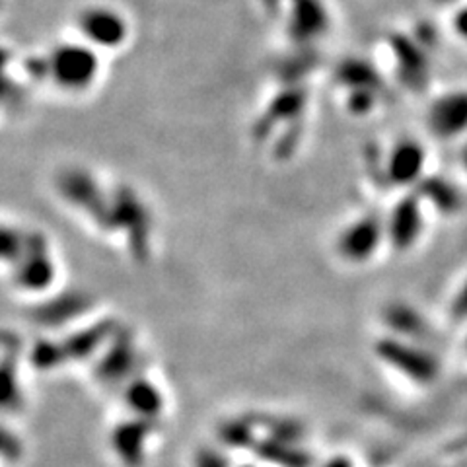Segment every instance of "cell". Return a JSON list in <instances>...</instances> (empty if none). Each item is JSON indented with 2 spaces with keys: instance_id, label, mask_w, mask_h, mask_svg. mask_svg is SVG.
I'll use <instances>...</instances> for the list:
<instances>
[{
  "instance_id": "obj_1",
  "label": "cell",
  "mask_w": 467,
  "mask_h": 467,
  "mask_svg": "<svg viewBox=\"0 0 467 467\" xmlns=\"http://www.w3.org/2000/svg\"><path fill=\"white\" fill-rule=\"evenodd\" d=\"M102 55L82 39H63L43 53L45 84L66 96L90 92L102 74Z\"/></svg>"
},
{
  "instance_id": "obj_2",
  "label": "cell",
  "mask_w": 467,
  "mask_h": 467,
  "mask_svg": "<svg viewBox=\"0 0 467 467\" xmlns=\"http://www.w3.org/2000/svg\"><path fill=\"white\" fill-rule=\"evenodd\" d=\"M14 291L29 298H45L58 279V263L49 236L27 230V240L18 260L8 267Z\"/></svg>"
},
{
  "instance_id": "obj_3",
  "label": "cell",
  "mask_w": 467,
  "mask_h": 467,
  "mask_svg": "<svg viewBox=\"0 0 467 467\" xmlns=\"http://www.w3.org/2000/svg\"><path fill=\"white\" fill-rule=\"evenodd\" d=\"M55 189L61 201L71 206L97 230L109 232L112 191H105L97 177L82 166H68L55 177Z\"/></svg>"
},
{
  "instance_id": "obj_4",
  "label": "cell",
  "mask_w": 467,
  "mask_h": 467,
  "mask_svg": "<svg viewBox=\"0 0 467 467\" xmlns=\"http://www.w3.org/2000/svg\"><path fill=\"white\" fill-rule=\"evenodd\" d=\"M376 361L416 385H431L440 376V361L419 341L385 333L374 341Z\"/></svg>"
},
{
  "instance_id": "obj_5",
  "label": "cell",
  "mask_w": 467,
  "mask_h": 467,
  "mask_svg": "<svg viewBox=\"0 0 467 467\" xmlns=\"http://www.w3.org/2000/svg\"><path fill=\"white\" fill-rule=\"evenodd\" d=\"M74 32L99 53H115L128 43L133 27L123 10L107 3H92L76 12Z\"/></svg>"
},
{
  "instance_id": "obj_6",
  "label": "cell",
  "mask_w": 467,
  "mask_h": 467,
  "mask_svg": "<svg viewBox=\"0 0 467 467\" xmlns=\"http://www.w3.org/2000/svg\"><path fill=\"white\" fill-rule=\"evenodd\" d=\"M385 245L384 216L362 213L346 221L333 237V253L343 265H369Z\"/></svg>"
},
{
  "instance_id": "obj_7",
  "label": "cell",
  "mask_w": 467,
  "mask_h": 467,
  "mask_svg": "<svg viewBox=\"0 0 467 467\" xmlns=\"http://www.w3.org/2000/svg\"><path fill=\"white\" fill-rule=\"evenodd\" d=\"M125 232L128 252L138 260L151 252L152 221L143 198L131 187L121 185L112 191V208H109V234Z\"/></svg>"
},
{
  "instance_id": "obj_8",
  "label": "cell",
  "mask_w": 467,
  "mask_h": 467,
  "mask_svg": "<svg viewBox=\"0 0 467 467\" xmlns=\"http://www.w3.org/2000/svg\"><path fill=\"white\" fill-rule=\"evenodd\" d=\"M92 364L96 380L119 392L133 376L144 370L141 345L136 341V335L121 325Z\"/></svg>"
},
{
  "instance_id": "obj_9",
  "label": "cell",
  "mask_w": 467,
  "mask_h": 467,
  "mask_svg": "<svg viewBox=\"0 0 467 467\" xmlns=\"http://www.w3.org/2000/svg\"><path fill=\"white\" fill-rule=\"evenodd\" d=\"M426 162H429V152L424 144L416 138L405 136L387 148L380 172L390 187L413 191L426 175Z\"/></svg>"
},
{
  "instance_id": "obj_10",
  "label": "cell",
  "mask_w": 467,
  "mask_h": 467,
  "mask_svg": "<svg viewBox=\"0 0 467 467\" xmlns=\"http://www.w3.org/2000/svg\"><path fill=\"white\" fill-rule=\"evenodd\" d=\"M331 29L327 0H284V32L296 47H314Z\"/></svg>"
},
{
  "instance_id": "obj_11",
  "label": "cell",
  "mask_w": 467,
  "mask_h": 467,
  "mask_svg": "<svg viewBox=\"0 0 467 467\" xmlns=\"http://www.w3.org/2000/svg\"><path fill=\"white\" fill-rule=\"evenodd\" d=\"M385 247L395 253H407L419 244L424 230L423 201L415 191H405L384 216Z\"/></svg>"
},
{
  "instance_id": "obj_12",
  "label": "cell",
  "mask_w": 467,
  "mask_h": 467,
  "mask_svg": "<svg viewBox=\"0 0 467 467\" xmlns=\"http://www.w3.org/2000/svg\"><path fill=\"white\" fill-rule=\"evenodd\" d=\"M158 423L127 415L109 431V450L123 467H144Z\"/></svg>"
},
{
  "instance_id": "obj_13",
  "label": "cell",
  "mask_w": 467,
  "mask_h": 467,
  "mask_svg": "<svg viewBox=\"0 0 467 467\" xmlns=\"http://www.w3.org/2000/svg\"><path fill=\"white\" fill-rule=\"evenodd\" d=\"M387 51L392 55L393 68L400 81L409 90H423L431 81V58L419 39L393 32L387 37Z\"/></svg>"
},
{
  "instance_id": "obj_14",
  "label": "cell",
  "mask_w": 467,
  "mask_h": 467,
  "mask_svg": "<svg viewBox=\"0 0 467 467\" xmlns=\"http://www.w3.org/2000/svg\"><path fill=\"white\" fill-rule=\"evenodd\" d=\"M119 327L113 317H99L94 323L74 327L61 337L66 362H94Z\"/></svg>"
},
{
  "instance_id": "obj_15",
  "label": "cell",
  "mask_w": 467,
  "mask_h": 467,
  "mask_svg": "<svg viewBox=\"0 0 467 467\" xmlns=\"http://www.w3.org/2000/svg\"><path fill=\"white\" fill-rule=\"evenodd\" d=\"M119 395H121L127 415L131 416L158 423L166 413L167 400L162 385L144 370L133 376L131 380L119 390Z\"/></svg>"
},
{
  "instance_id": "obj_16",
  "label": "cell",
  "mask_w": 467,
  "mask_h": 467,
  "mask_svg": "<svg viewBox=\"0 0 467 467\" xmlns=\"http://www.w3.org/2000/svg\"><path fill=\"white\" fill-rule=\"evenodd\" d=\"M426 127L440 141L467 133V90H450L434 97L426 112Z\"/></svg>"
},
{
  "instance_id": "obj_17",
  "label": "cell",
  "mask_w": 467,
  "mask_h": 467,
  "mask_svg": "<svg viewBox=\"0 0 467 467\" xmlns=\"http://www.w3.org/2000/svg\"><path fill=\"white\" fill-rule=\"evenodd\" d=\"M261 432V431H260ZM252 454L267 467H315L312 452L304 442L275 439V436L260 434Z\"/></svg>"
},
{
  "instance_id": "obj_18",
  "label": "cell",
  "mask_w": 467,
  "mask_h": 467,
  "mask_svg": "<svg viewBox=\"0 0 467 467\" xmlns=\"http://www.w3.org/2000/svg\"><path fill=\"white\" fill-rule=\"evenodd\" d=\"M413 191L421 197L423 205H429L440 214H455L462 211L463 206V195L458 185L452 183L448 177L444 175H429L423 177V182L416 185Z\"/></svg>"
},
{
  "instance_id": "obj_19",
  "label": "cell",
  "mask_w": 467,
  "mask_h": 467,
  "mask_svg": "<svg viewBox=\"0 0 467 467\" xmlns=\"http://www.w3.org/2000/svg\"><path fill=\"white\" fill-rule=\"evenodd\" d=\"M335 82L339 84L343 92L354 90H374L382 92L384 78L376 65L366 61L362 57H349L339 61L335 68Z\"/></svg>"
},
{
  "instance_id": "obj_20",
  "label": "cell",
  "mask_w": 467,
  "mask_h": 467,
  "mask_svg": "<svg viewBox=\"0 0 467 467\" xmlns=\"http://www.w3.org/2000/svg\"><path fill=\"white\" fill-rule=\"evenodd\" d=\"M382 322L387 327V333L403 337V339L421 343L429 333V323H426L424 315L407 302H393L385 306Z\"/></svg>"
},
{
  "instance_id": "obj_21",
  "label": "cell",
  "mask_w": 467,
  "mask_h": 467,
  "mask_svg": "<svg viewBox=\"0 0 467 467\" xmlns=\"http://www.w3.org/2000/svg\"><path fill=\"white\" fill-rule=\"evenodd\" d=\"M88 307L90 300L81 292H66L63 298L45 296L39 302L35 320L43 325H71Z\"/></svg>"
},
{
  "instance_id": "obj_22",
  "label": "cell",
  "mask_w": 467,
  "mask_h": 467,
  "mask_svg": "<svg viewBox=\"0 0 467 467\" xmlns=\"http://www.w3.org/2000/svg\"><path fill=\"white\" fill-rule=\"evenodd\" d=\"M260 424L255 416H232L216 426V442L228 452H252L260 439Z\"/></svg>"
},
{
  "instance_id": "obj_23",
  "label": "cell",
  "mask_w": 467,
  "mask_h": 467,
  "mask_svg": "<svg viewBox=\"0 0 467 467\" xmlns=\"http://www.w3.org/2000/svg\"><path fill=\"white\" fill-rule=\"evenodd\" d=\"M26 359L37 372H55L68 364L61 339H47V337L29 346Z\"/></svg>"
},
{
  "instance_id": "obj_24",
  "label": "cell",
  "mask_w": 467,
  "mask_h": 467,
  "mask_svg": "<svg viewBox=\"0 0 467 467\" xmlns=\"http://www.w3.org/2000/svg\"><path fill=\"white\" fill-rule=\"evenodd\" d=\"M191 467H234L230 452L221 444H205L198 446L193 455Z\"/></svg>"
},
{
  "instance_id": "obj_25",
  "label": "cell",
  "mask_w": 467,
  "mask_h": 467,
  "mask_svg": "<svg viewBox=\"0 0 467 467\" xmlns=\"http://www.w3.org/2000/svg\"><path fill=\"white\" fill-rule=\"evenodd\" d=\"M0 448H3V460L6 463H16L22 460L24 455V442L22 439H19V434L12 432L8 429V426L4 424L3 429V440H0Z\"/></svg>"
},
{
  "instance_id": "obj_26",
  "label": "cell",
  "mask_w": 467,
  "mask_h": 467,
  "mask_svg": "<svg viewBox=\"0 0 467 467\" xmlns=\"http://www.w3.org/2000/svg\"><path fill=\"white\" fill-rule=\"evenodd\" d=\"M448 315L455 323L467 322V281L458 288V292L454 294L448 307Z\"/></svg>"
},
{
  "instance_id": "obj_27",
  "label": "cell",
  "mask_w": 467,
  "mask_h": 467,
  "mask_svg": "<svg viewBox=\"0 0 467 467\" xmlns=\"http://www.w3.org/2000/svg\"><path fill=\"white\" fill-rule=\"evenodd\" d=\"M450 26L454 29V34L467 43V3L454 8L452 18H450Z\"/></svg>"
},
{
  "instance_id": "obj_28",
  "label": "cell",
  "mask_w": 467,
  "mask_h": 467,
  "mask_svg": "<svg viewBox=\"0 0 467 467\" xmlns=\"http://www.w3.org/2000/svg\"><path fill=\"white\" fill-rule=\"evenodd\" d=\"M317 467H356L354 460L351 458V455L346 454H333L327 458L325 462H322Z\"/></svg>"
},
{
  "instance_id": "obj_29",
  "label": "cell",
  "mask_w": 467,
  "mask_h": 467,
  "mask_svg": "<svg viewBox=\"0 0 467 467\" xmlns=\"http://www.w3.org/2000/svg\"><path fill=\"white\" fill-rule=\"evenodd\" d=\"M431 3L434 6H440V8H455V6L467 3V0H431Z\"/></svg>"
},
{
  "instance_id": "obj_30",
  "label": "cell",
  "mask_w": 467,
  "mask_h": 467,
  "mask_svg": "<svg viewBox=\"0 0 467 467\" xmlns=\"http://www.w3.org/2000/svg\"><path fill=\"white\" fill-rule=\"evenodd\" d=\"M460 160H462V166H463V170L467 172V144L462 148V156H460Z\"/></svg>"
},
{
  "instance_id": "obj_31",
  "label": "cell",
  "mask_w": 467,
  "mask_h": 467,
  "mask_svg": "<svg viewBox=\"0 0 467 467\" xmlns=\"http://www.w3.org/2000/svg\"><path fill=\"white\" fill-rule=\"evenodd\" d=\"M242 467H260V465H242ZM267 467V465H265Z\"/></svg>"
},
{
  "instance_id": "obj_32",
  "label": "cell",
  "mask_w": 467,
  "mask_h": 467,
  "mask_svg": "<svg viewBox=\"0 0 467 467\" xmlns=\"http://www.w3.org/2000/svg\"><path fill=\"white\" fill-rule=\"evenodd\" d=\"M465 346H467V339H465Z\"/></svg>"
}]
</instances>
